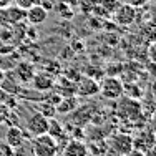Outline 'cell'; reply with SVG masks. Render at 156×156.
<instances>
[{
    "label": "cell",
    "mask_w": 156,
    "mask_h": 156,
    "mask_svg": "<svg viewBox=\"0 0 156 156\" xmlns=\"http://www.w3.org/2000/svg\"><path fill=\"white\" fill-rule=\"evenodd\" d=\"M48 18V12L43 9L42 5H32L30 9H27V15H25V20L30 25L37 27V25L45 23Z\"/></svg>",
    "instance_id": "8"
},
{
    "label": "cell",
    "mask_w": 156,
    "mask_h": 156,
    "mask_svg": "<svg viewBox=\"0 0 156 156\" xmlns=\"http://www.w3.org/2000/svg\"><path fill=\"white\" fill-rule=\"evenodd\" d=\"M40 5H42L47 12H50V10L53 9V2H50V0H42V3H40Z\"/></svg>",
    "instance_id": "22"
},
{
    "label": "cell",
    "mask_w": 156,
    "mask_h": 156,
    "mask_svg": "<svg viewBox=\"0 0 156 156\" xmlns=\"http://www.w3.org/2000/svg\"><path fill=\"white\" fill-rule=\"evenodd\" d=\"M148 58H150L153 63H156V40H154V42H151L150 48H148Z\"/></svg>",
    "instance_id": "19"
},
{
    "label": "cell",
    "mask_w": 156,
    "mask_h": 156,
    "mask_svg": "<svg viewBox=\"0 0 156 156\" xmlns=\"http://www.w3.org/2000/svg\"><path fill=\"white\" fill-rule=\"evenodd\" d=\"M98 5L101 7V9H105V12L108 13H113L115 10L118 9V5H120V0H100Z\"/></svg>",
    "instance_id": "15"
},
{
    "label": "cell",
    "mask_w": 156,
    "mask_h": 156,
    "mask_svg": "<svg viewBox=\"0 0 156 156\" xmlns=\"http://www.w3.org/2000/svg\"><path fill=\"white\" fill-rule=\"evenodd\" d=\"M23 141H25V131L22 128H18L17 125H13L7 129L5 143L9 144V146H12V150H17V148L23 146Z\"/></svg>",
    "instance_id": "9"
},
{
    "label": "cell",
    "mask_w": 156,
    "mask_h": 156,
    "mask_svg": "<svg viewBox=\"0 0 156 156\" xmlns=\"http://www.w3.org/2000/svg\"><path fill=\"white\" fill-rule=\"evenodd\" d=\"M5 15H7V22L9 25H17L20 22H25V15H27V10L20 9L18 5H12L5 7Z\"/></svg>",
    "instance_id": "12"
},
{
    "label": "cell",
    "mask_w": 156,
    "mask_h": 156,
    "mask_svg": "<svg viewBox=\"0 0 156 156\" xmlns=\"http://www.w3.org/2000/svg\"><path fill=\"white\" fill-rule=\"evenodd\" d=\"M150 2H153V3H156V0H150Z\"/></svg>",
    "instance_id": "25"
},
{
    "label": "cell",
    "mask_w": 156,
    "mask_h": 156,
    "mask_svg": "<svg viewBox=\"0 0 156 156\" xmlns=\"http://www.w3.org/2000/svg\"><path fill=\"white\" fill-rule=\"evenodd\" d=\"M78 2H80V5L83 7V9H87V10H93V7H96L98 5V2L100 0H78Z\"/></svg>",
    "instance_id": "17"
},
{
    "label": "cell",
    "mask_w": 156,
    "mask_h": 156,
    "mask_svg": "<svg viewBox=\"0 0 156 156\" xmlns=\"http://www.w3.org/2000/svg\"><path fill=\"white\" fill-rule=\"evenodd\" d=\"M27 131L30 133V136L45 135L48 131V118L43 113H40V111L33 113L27 120Z\"/></svg>",
    "instance_id": "5"
},
{
    "label": "cell",
    "mask_w": 156,
    "mask_h": 156,
    "mask_svg": "<svg viewBox=\"0 0 156 156\" xmlns=\"http://www.w3.org/2000/svg\"><path fill=\"white\" fill-rule=\"evenodd\" d=\"M9 27V22H7V15H5V9H0V28Z\"/></svg>",
    "instance_id": "21"
},
{
    "label": "cell",
    "mask_w": 156,
    "mask_h": 156,
    "mask_svg": "<svg viewBox=\"0 0 156 156\" xmlns=\"http://www.w3.org/2000/svg\"><path fill=\"white\" fill-rule=\"evenodd\" d=\"M113 18L118 25H123V27H128L133 22L138 18V9L128 5V3H120L118 9L113 12Z\"/></svg>",
    "instance_id": "3"
},
{
    "label": "cell",
    "mask_w": 156,
    "mask_h": 156,
    "mask_svg": "<svg viewBox=\"0 0 156 156\" xmlns=\"http://www.w3.org/2000/svg\"><path fill=\"white\" fill-rule=\"evenodd\" d=\"M12 2H13V0H0V9H5V7H9Z\"/></svg>",
    "instance_id": "23"
},
{
    "label": "cell",
    "mask_w": 156,
    "mask_h": 156,
    "mask_svg": "<svg viewBox=\"0 0 156 156\" xmlns=\"http://www.w3.org/2000/svg\"><path fill=\"white\" fill-rule=\"evenodd\" d=\"M13 150L12 146H9L7 143H0V156H12Z\"/></svg>",
    "instance_id": "18"
},
{
    "label": "cell",
    "mask_w": 156,
    "mask_h": 156,
    "mask_svg": "<svg viewBox=\"0 0 156 156\" xmlns=\"http://www.w3.org/2000/svg\"><path fill=\"white\" fill-rule=\"evenodd\" d=\"M40 113H43L47 118H51L55 113H57V110H55V106H51V103H48V105H43V106H40Z\"/></svg>",
    "instance_id": "16"
},
{
    "label": "cell",
    "mask_w": 156,
    "mask_h": 156,
    "mask_svg": "<svg viewBox=\"0 0 156 156\" xmlns=\"http://www.w3.org/2000/svg\"><path fill=\"white\" fill-rule=\"evenodd\" d=\"M75 93L80 96H93L96 93H100V85L95 80H91V78L83 76L75 85Z\"/></svg>",
    "instance_id": "7"
},
{
    "label": "cell",
    "mask_w": 156,
    "mask_h": 156,
    "mask_svg": "<svg viewBox=\"0 0 156 156\" xmlns=\"http://www.w3.org/2000/svg\"><path fill=\"white\" fill-rule=\"evenodd\" d=\"M75 108H76V100L73 98V96L62 98L60 101L57 103V106H55V110H57L58 113H70V111H73Z\"/></svg>",
    "instance_id": "13"
},
{
    "label": "cell",
    "mask_w": 156,
    "mask_h": 156,
    "mask_svg": "<svg viewBox=\"0 0 156 156\" xmlns=\"http://www.w3.org/2000/svg\"><path fill=\"white\" fill-rule=\"evenodd\" d=\"M33 83V88L38 91H47V90H51V87H53L55 80H53V73L50 72H42V73H35V76H33L32 80Z\"/></svg>",
    "instance_id": "10"
},
{
    "label": "cell",
    "mask_w": 156,
    "mask_h": 156,
    "mask_svg": "<svg viewBox=\"0 0 156 156\" xmlns=\"http://www.w3.org/2000/svg\"><path fill=\"white\" fill-rule=\"evenodd\" d=\"M32 151H33V154H35V156H57L58 154L57 140L51 138L48 133L33 136Z\"/></svg>",
    "instance_id": "1"
},
{
    "label": "cell",
    "mask_w": 156,
    "mask_h": 156,
    "mask_svg": "<svg viewBox=\"0 0 156 156\" xmlns=\"http://www.w3.org/2000/svg\"><path fill=\"white\" fill-rule=\"evenodd\" d=\"M13 68H15V78L18 83H32L35 76V66L30 62H17Z\"/></svg>",
    "instance_id": "6"
},
{
    "label": "cell",
    "mask_w": 156,
    "mask_h": 156,
    "mask_svg": "<svg viewBox=\"0 0 156 156\" xmlns=\"http://www.w3.org/2000/svg\"><path fill=\"white\" fill-rule=\"evenodd\" d=\"M62 153L63 156H88V146L81 140H70Z\"/></svg>",
    "instance_id": "11"
},
{
    "label": "cell",
    "mask_w": 156,
    "mask_h": 156,
    "mask_svg": "<svg viewBox=\"0 0 156 156\" xmlns=\"http://www.w3.org/2000/svg\"><path fill=\"white\" fill-rule=\"evenodd\" d=\"M148 0H125V3H128V5L135 7V9H140V7L146 5Z\"/></svg>",
    "instance_id": "20"
},
{
    "label": "cell",
    "mask_w": 156,
    "mask_h": 156,
    "mask_svg": "<svg viewBox=\"0 0 156 156\" xmlns=\"http://www.w3.org/2000/svg\"><path fill=\"white\" fill-rule=\"evenodd\" d=\"M3 76H5V72H3L2 68H0V83H2V80H3Z\"/></svg>",
    "instance_id": "24"
},
{
    "label": "cell",
    "mask_w": 156,
    "mask_h": 156,
    "mask_svg": "<svg viewBox=\"0 0 156 156\" xmlns=\"http://www.w3.org/2000/svg\"><path fill=\"white\" fill-rule=\"evenodd\" d=\"M48 135L51 136V138H55V140H60L62 136H63V128H62V123H58L57 120H55L53 116L51 118H48Z\"/></svg>",
    "instance_id": "14"
},
{
    "label": "cell",
    "mask_w": 156,
    "mask_h": 156,
    "mask_svg": "<svg viewBox=\"0 0 156 156\" xmlns=\"http://www.w3.org/2000/svg\"><path fill=\"white\" fill-rule=\"evenodd\" d=\"M110 146L118 156H128L133 151V138L125 133H118V135L111 136Z\"/></svg>",
    "instance_id": "4"
},
{
    "label": "cell",
    "mask_w": 156,
    "mask_h": 156,
    "mask_svg": "<svg viewBox=\"0 0 156 156\" xmlns=\"http://www.w3.org/2000/svg\"><path fill=\"white\" fill-rule=\"evenodd\" d=\"M100 93L106 100H118L125 93V85L116 76H106L100 85Z\"/></svg>",
    "instance_id": "2"
}]
</instances>
